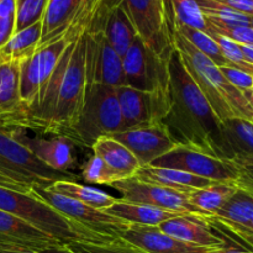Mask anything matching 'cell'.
<instances>
[{
  "mask_svg": "<svg viewBox=\"0 0 253 253\" xmlns=\"http://www.w3.org/2000/svg\"><path fill=\"white\" fill-rule=\"evenodd\" d=\"M168 71L169 105L161 124L173 142L229 160L222 137V123L184 68L174 47L169 57Z\"/></svg>",
  "mask_w": 253,
  "mask_h": 253,
  "instance_id": "6da1fadb",
  "label": "cell"
},
{
  "mask_svg": "<svg viewBox=\"0 0 253 253\" xmlns=\"http://www.w3.org/2000/svg\"><path fill=\"white\" fill-rule=\"evenodd\" d=\"M85 34L67 46L41 100L25 114L19 127L68 137L85 99Z\"/></svg>",
  "mask_w": 253,
  "mask_h": 253,
  "instance_id": "7a4b0ae2",
  "label": "cell"
},
{
  "mask_svg": "<svg viewBox=\"0 0 253 253\" xmlns=\"http://www.w3.org/2000/svg\"><path fill=\"white\" fill-rule=\"evenodd\" d=\"M172 44L179 53L184 68L220 121L245 119L253 123V110L244 94L235 88L221 73L219 67L198 51L179 31L170 29Z\"/></svg>",
  "mask_w": 253,
  "mask_h": 253,
  "instance_id": "3957f363",
  "label": "cell"
},
{
  "mask_svg": "<svg viewBox=\"0 0 253 253\" xmlns=\"http://www.w3.org/2000/svg\"><path fill=\"white\" fill-rule=\"evenodd\" d=\"M0 210L25 220L64 245L73 241H111L67 219L64 215L39 198L34 197L30 192L22 193L10 188L0 187Z\"/></svg>",
  "mask_w": 253,
  "mask_h": 253,
  "instance_id": "277c9868",
  "label": "cell"
},
{
  "mask_svg": "<svg viewBox=\"0 0 253 253\" xmlns=\"http://www.w3.org/2000/svg\"><path fill=\"white\" fill-rule=\"evenodd\" d=\"M121 130L123 119L115 88L94 84L85 89L81 116L67 138L74 145L91 148L98 138Z\"/></svg>",
  "mask_w": 253,
  "mask_h": 253,
  "instance_id": "5b68a950",
  "label": "cell"
},
{
  "mask_svg": "<svg viewBox=\"0 0 253 253\" xmlns=\"http://www.w3.org/2000/svg\"><path fill=\"white\" fill-rule=\"evenodd\" d=\"M0 169L16 175L31 185L49 187L58 180L77 182L74 173H61L39 160L26 146L20 143L12 127L0 125Z\"/></svg>",
  "mask_w": 253,
  "mask_h": 253,
  "instance_id": "8992f818",
  "label": "cell"
},
{
  "mask_svg": "<svg viewBox=\"0 0 253 253\" xmlns=\"http://www.w3.org/2000/svg\"><path fill=\"white\" fill-rule=\"evenodd\" d=\"M30 193L34 197L39 198L40 200L48 204L54 210L61 212L67 219L72 220L81 226L85 227V229L90 230L95 234L101 235L109 240L121 237L123 232L131 225L124 220L108 215L101 210L83 204L78 200L58 194V193L49 189L48 187L32 185Z\"/></svg>",
  "mask_w": 253,
  "mask_h": 253,
  "instance_id": "52a82bcc",
  "label": "cell"
},
{
  "mask_svg": "<svg viewBox=\"0 0 253 253\" xmlns=\"http://www.w3.org/2000/svg\"><path fill=\"white\" fill-rule=\"evenodd\" d=\"M119 0H106L113 4ZM125 6L138 37L157 56L172 53L170 20L156 0H120Z\"/></svg>",
  "mask_w": 253,
  "mask_h": 253,
  "instance_id": "ba28073f",
  "label": "cell"
},
{
  "mask_svg": "<svg viewBox=\"0 0 253 253\" xmlns=\"http://www.w3.org/2000/svg\"><path fill=\"white\" fill-rule=\"evenodd\" d=\"M150 166L183 170L212 182H236L240 177L239 169L231 160L214 157L184 146H175Z\"/></svg>",
  "mask_w": 253,
  "mask_h": 253,
  "instance_id": "9c48e42d",
  "label": "cell"
},
{
  "mask_svg": "<svg viewBox=\"0 0 253 253\" xmlns=\"http://www.w3.org/2000/svg\"><path fill=\"white\" fill-rule=\"evenodd\" d=\"M85 89L94 84L119 88L127 85L123 61L110 46L104 30L85 34Z\"/></svg>",
  "mask_w": 253,
  "mask_h": 253,
  "instance_id": "30bf717a",
  "label": "cell"
},
{
  "mask_svg": "<svg viewBox=\"0 0 253 253\" xmlns=\"http://www.w3.org/2000/svg\"><path fill=\"white\" fill-rule=\"evenodd\" d=\"M115 190L120 193V199L126 202L143 203L168 211L179 212L183 215H193V216L208 219L205 214H203L199 209L190 204L188 195L184 193H179L177 190L168 189L157 184L141 182L135 177L128 179L118 180L110 185Z\"/></svg>",
  "mask_w": 253,
  "mask_h": 253,
  "instance_id": "8fae6325",
  "label": "cell"
},
{
  "mask_svg": "<svg viewBox=\"0 0 253 253\" xmlns=\"http://www.w3.org/2000/svg\"><path fill=\"white\" fill-rule=\"evenodd\" d=\"M109 136L123 143L137 158L141 167L152 165L177 146L162 124L119 131Z\"/></svg>",
  "mask_w": 253,
  "mask_h": 253,
  "instance_id": "7c38bea8",
  "label": "cell"
},
{
  "mask_svg": "<svg viewBox=\"0 0 253 253\" xmlns=\"http://www.w3.org/2000/svg\"><path fill=\"white\" fill-rule=\"evenodd\" d=\"M121 239L135 245L147 253H219L221 247H208L169 236L158 226L131 224L121 235Z\"/></svg>",
  "mask_w": 253,
  "mask_h": 253,
  "instance_id": "4fadbf2b",
  "label": "cell"
},
{
  "mask_svg": "<svg viewBox=\"0 0 253 253\" xmlns=\"http://www.w3.org/2000/svg\"><path fill=\"white\" fill-rule=\"evenodd\" d=\"M16 140L26 146L41 162L52 169L61 173H72L74 168V143L63 136H54L53 138L29 137L26 130L21 127H12Z\"/></svg>",
  "mask_w": 253,
  "mask_h": 253,
  "instance_id": "5bb4252c",
  "label": "cell"
},
{
  "mask_svg": "<svg viewBox=\"0 0 253 253\" xmlns=\"http://www.w3.org/2000/svg\"><path fill=\"white\" fill-rule=\"evenodd\" d=\"M120 106L123 130L157 125V109L150 91L138 90L128 85L115 88Z\"/></svg>",
  "mask_w": 253,
  "mask_h": 253,
  "instance_id": "9a60e30c",
  "label": "cell"
},
{
  "mask_svg": "<svg viewBox=\"0 0 253 253\" xmlns=\"http://www.w3.org/2000/svg\"><path fill=\"white\" fill-rule=\"evenodd\" d=\"M20 62H0V125L19 127L24 106L19 89Z\"/></svg>",
  "mask_w": 253,
  "mask_h": 253,
  "instance_id": "2e32d148",
  "label": "cell"
},
{
  "mask_svg": "<svg viewBox=\"0 0 253 253\" xmlns=\"http://www.w3.org/2000/svg\"><path fill=\"white\" fill-rule=\"evenodd\" d=\"M158 227L169 236L188 244L208 247H221L225 244L224 236L214 234L207 219L193 215H179L167 220Z\"/></svg>",
  "mask_w": 253,
  "mask_h": 253,
  "instance_id": "e0dca14e",
  "label": "cell"
},
{
  "mask_svg": "<svg viewBox=\"0 0 253 253\" xmlns=\"http://www.w3.org/2000/svg\"><path fill=\"white\" fill-rule=\"evenodd\" d=\"M0 241L42 251L48 247L64 245L25 220L0 210Z\"/></svg>",
  "mask_w": 253,
  "mask_h": 253,
  "instance_id": "ac0fdd59",
  "label": "cell"
},
{
  "mask_svg": "<svg viewBox=\"0 0 253 253\" xmlns=\"http://www.w3.org/2000/svg\"><path fill=\"white\" fill-rule=\"evenodd\" d=\"M136 179L151 184H157L168 189L177 190L179 193L188 194L194 189L209 187L212 184V180L204 179L197 175L189 174L187 172L172 168L155 167V166H145L141 167L135 174Z\"/></svg>",
  "mask_w": 253,
  "mask_h": 253,
  "instance_id": "d6986e66",
  "label": "cell"
},
{
  "mask_svg": "<svg viewBox=\"0 0 253 253\" xmlns=\"http://www.w3.org/2000/svg\"><path fill=\"white\" fill-rule=\"evenodd\" d=\"M105 6L108 7V15L104 25L106 40L114 51L123 57L138 35L120 0L113 4H106L105 1Z\"/></svg>",
  "mask_w": 253,
  "mask_h": 253,
  "instance_id": "ffe728a7",
  "label": "cell"
},
{
  "mask_svg": "<svg viewBox=\"0 0 253 253\" xmlns=\"http://www.w3.org/2000/svg\"><path fill=\"white\" fill-rule=\"evenodd\" d=\"M108 215L115 216L118 219L124 220L128 224L143 225V226H160L167 220L179 216V212L168 211L161 208L153 207L143 203L126 202L123 199H116V202L105 210H103Z\"/></svg>",
  "mask_w": 253,
  "mask_h": 253,
  "instance_id": "44dd1931",
  "label": "cell"
},
{
  "mask_svg": "<svg viewBox=\"0 0 253 253\" xmlns=\"http://www.w3.org/2000/svg\"><path fill=\"white\" fill-rule=\"evenodd\" d=\"M91 151L118 174L120 180L135 177L141 168L137 158L111 136L98 138L91 146Z\"/></svg>",
  "mask_w": 253,
  "mask_h": 253,
  "instance_id": "7402d4cb",
  "label": "cell"
},
{
  "mask_svg": "<svg viewBox=\"0 0 253 253\" xmlns=\"http://www.w3.org/2000/svg\"><path fill=\"white\" fill-rule=\"evenodd\" d=\"M222 137L227 158L253 156V123L235 118L222 121Z\"/></svg>",
  "mask_w": 253,
  "mask_h": 253,
  "instance_id": "603a6c76",
  "label": "cell"
},
{
  "mask_svg": "<svg viewBox=\"0 0 253 253\" xmlns=\"http://www.w3.org/2000/svg\"><path fill=\"white\" fill-rule=\"evenodd\" d=\"M81 0H48L46 12L42 19V36L37 49L46 46L59 36L73 16Z\"/></svg>",
  "mask_w": 253,
  "mask_h": 253,
  "instance_id": "cb8c5ba5",
  "label": "cell"
},
{
  "mask_svg": "<svg viewBox=\"0 0 253 253\" xmlns=\"http://www.w3.org/2000/svg\"><path fill=\"white\" fill-rule=\"evenodd\" d=\"M42 36V21L12 35L10 41L0 49V62H21L34 56Z\"/></svg>",
  "mask_w": 253,
  "mask_h": 253,
  "instance_id": "d4e9b609",
  "label": "cell"
},
{
  "mask_svg": "<svg viewBox=\"0 0 253 253\" xmlns=\"http://www.w3.org/2000/svg\"><path fill=\"white\" fill-rule=\"evenodd\" d=\"M236 184L237 188L234 194L224 203L221 209L214 216L210 217L247 227L253 216V194L237 182Z\"/></svg>",
  "mask_w": 253,
  "mask_h": 253,
  "instance_id": "484cf974",
  "label": "cell"
},
{
  "mask_svg": "<svg viewBox=\"0 0 253 253\" xmlns=\"http://www.w3.org/2000/svg\"><path fill=\"white\" fill-rule=\"evenodd\" d=\"M236 182H215L209 187L194 189L188 193L190 204L199 209L207 216H214L224 203L231 197L236 190Z\"/></svg>",
  "mask_w": 253,
  "mask_h": 253,
  "instance_id": "4316f807",
  "label": "cell"
},
{
  "mask_svg": "<svg viewBox=\"0 0 253 253\" xmlns=\"http://www.w3.org/2000/svg\"><path fill=\"white\" fill-rule=\"evenodd\" d=\"M48 188L58 194L78 200L83 204L95 208L101 211L116 202L115 197L98 189V188L86 187V185L79 184V183L72 182V180H58L49 185Z\"/></svg>",
  "mask_w": 253,
  "mask_h": 253,
  "instance_id": "83f0119b",
  "label": "cell"
},
{
  "mask_svg": "<svg viewBox=\"0 0 253 253\" xmlns=\"http://www.w3.org/2000/svg\"><path fill=\"white\" fill-rule=\"evenodd\" d=\"M19 89L25 116L26 111L35 105L40 91L37 51L34 56L22 59L19 63Z\"/></svg>",
  "mask_w": 253,
  "mask_h": 253,
  "instance_id": "f1b7e54d",
  "label": "cell"
},
{
  "mask_svg": "<svg viewBox=\"0 0 253 253\" xmlns=\"http://www.w3.org/2000/svg\"><path fill=\"white\" fill-rule=\"evenodd\" d=\"M68 42L64 39H58L53 42H49L46 46L41 47L37 49V56H39V79H40V91L37 100L35 105L31 109H34L37 104L41 100L42 95L44 93L47 84H48L49 79H51L52 74H53L54 68H56L57 63L61 59L62 54L66 51ZM29 109V110H31ZM27 110V111H29ZM26 111V113H27ZM24 120V119H22Z\"/></svg>",
  "mask_w": 253,
  "mask_h": 253,
  "instance_id": "f546056e",
  "label": "cell"
},
{
  "mask_svg": "<svg viewBox=\"0 0 253 253\" xmlns=\"http://www.w3.org/2000/svg\"><path fill=\"white\" fill-rule=\"evenodd\" d=\"M172 27H174L177 31H179L198 51L204 53L209 59H211L217 67H226L229 66L226 58L222 56L220 51L219 44L216 43L214 39L202 30L194 29V27L187 26V25L179 24L172 19ZM170 27V29H172Z\"/></svg>",
  "mask_w": 253,
  "mask_h": 253,
  "instance_id": "4dcf8cb0",
  "label": "cell"
},
{
  "mask_svg": "<svg viewBox=\"0 0 253 253\" xmlns=\"http://www.w3.org/2000/svg\"><path fill=\"white\" fill-rule=\"evenodd\" d=\"M205 21L226 26H250L249 15L241 14L215 0H197Z\"/></svg>",
  "mask_w": 253,
  "mask_h": 253,
  "instance_id": "1f68e13d",
  "label": "cell"
},
{
  "mask_svg": "<svg viewBox=\"0 0 253 253\" xmlns=\"http://www.w3.org/2000/svg\"><path fill=\"white\" fill-rule=\"evenodd\" d=\"M67 247L76 253H147L121 237L108 242L73 241Z\"/></svg>",
  "mask_w": 253,
  "mask_h": 253,
  "instance_id": "d6a6232c",
  "label": "cell"
},
{
  "mask_svg": "<svg viewBox=\"0 0 253 253\" xmlns=\"http://www.w3.org/2000/svg\"><path fill=\"white\" fill-rule=\"evenodd\" d=\"M172 19L179 24L207 31V22L197 0H168Z\"/></svg>",
  "mask_w": 253,
  "mask_h": 253,
  "instance_id": "836d02e7",
  "label": "cell"
},
{
  "mask_svg": "<svg viewBox=\"0 0 253 253\" xmlns=\"http://www.w3.org/2000/svg\"><path fill=\"white\" fill-rule=\"evenodd\" d=\"M48 0H16L15 32L42 21Z\"/></svg>",
  "mask_w": 253,
  "mask_h": 253,
  "instance_id": "e575fe53",
  "label": "cell"
},
{
  "mask_svg": "<svg viewBox=\"0 0 253 253\" xmlns=\"http://www.w3.org/2000/svg\"><path fill=\"white\" fill-rule=\"evenodd\" d=\"M82 179L90 184L113 185L120 180L115 172L98 156L93 155L82 167Z\"/></svg>",
  "mask_w": 253,
  "mask_h": 253,
  "instance_id": "d590c367",
  "label": "cell"
},
{
  "mask_svg": "<svg viewBox=\"0 0 253 253\" xmlns=\"http://www.w3.org/2000/svg\"><path fill=\"white\" fill-rule=\"evenodd\" d=\"M207 34H209L210 36L216 41V43L219 44L222 56L226 58L227 63H229L227 67L237 68L240 69V71H244L246 72V73L253 76V64L249 63V62L245 59L239 43H236V42L232 41V40L227 39V37L222 36V35L216 34V32H207Z\"/></svg>",
  "mask_w": 253,
  "mask_h": 253,
  "instance_id": "8d00e7d4",
  "label": "cell"
},
{
  "mask_svg": "<svg viewBox=\"0 0 253 253\" xmlns=\"http://www.w3.org/2000/svg\"><path fill=\"white\" fill-rule=\"evenodd\" d=\"M207 221L209 222L210 226L215 227L220 234L230 237L241 246L253 251V231H251V230L239 226V225L230 224V222L219 221V220H215L212 217H208Z\"/></svg>",
  "mask_w": 253,
  "mask_h": 253,
  "instance_id": "74e56055",
  "label": "cell"
},
{
  "mask_svg": "<svg viewBox=\"0 0 253 253\" xmlns=\"http://www.w3.org/2000/svg\"><path fill=\"white\" fill-rule=\"evenodd\" d=\"M207 22V31L216 32L239 44H253V29L251 26H226Z\"/></svg>",
  "mask_w": 253,
  "mask_h": 253,
  "instance_id": "f35d334b",
  "label": "cell"
},
{
  "mask_svg": "<svg viewBox=\"0 0 253 253\" xmlns=\"http://www.w3.org/2000/svg\"><path fill=\"white\" fill-rule=\"evenodd\" d=\"M225 78L241 93L253 89V76L232 67H219Z\"/></svg>",
  "mask_w": 253,
  "mask_h": 253,
  "instance_id": "ab89813d",
  "label": "cell"
},
{
  "mask_svg": "<svg viewBox=\"0 0 253 253\" xmlns=\"http://www.w3.org/2000/svg\"><path fill=\"white\" fill-rule=\"evenodd\" d=\"M0 187L10 188V189L19 190L22 193H29L32 185L17 178L16 175H12L0 169Z\"/></svg>",
  "mask_w": 253,
  "mask_h": 253,
  "instance_id": "60d3db41",
  "label": "cell"
},
{
  "mask_svg": "<svg viewBox=\"0 0 253 253\" xmlns=\"http://www.w3.org/2000/svg\"><path fill=\"white\" fill-rule=\"evenodd\" d=\"M15 34V17H0V49L10 41Z\"/></svg>",
  "mask_w": 253,
  "mask_h": 253,
  "instance_id": "b9f144b4",
  "label": "cell"
},
{
  "mask_svg": "<svg viewBox=\"0 0 253 253\" xmlns=\"http://www.w3.org/2000/svg\"><path fill=\"white\" fill-rule=\"evenodd\" d=\"M231 162L239 169L240 174L249 178L253 182V156H246V157H234Z\"/></svg>",
  "mask_w": 253,
  "mask_h": 253,
  "instance_id": "7bdbcfd3",
  "label": "cell"
},
{
  "mask_svg": "<svg viewBox=\"0 0 253 253\" xmlns=\"http://www.w3.org/2000/svg\"><path fill=\"white\" fill-rule=\"evenodd\" d=\"M241 14L253 16V0H215Z\"/></svg>",
  "mask_w": 253,
  "mask_h": 253,
  "instance_id": "ee69618b",
  "label": "cell"
},
{
  "mask_svg": "<svg viewBox=\"0 0 253 253\" xmlns=\"http://www.w3.org/2000/svg\"><path fill=\"white\" fill-rule=\"evenodd\" d=\"M222 236H224L225 239V244L222 245V247L220 249L219 253H253V251H251V250L241 246V245L235 242L234 240H231L230 237L225 236V235H222Z\"/></svg>",
  "mask_w": 253,
  "mask_h": 253,
  "instance_id": "f6af8a7d",
  "label": "cell"
},
{
  "mask_svg": "<svg viewBox=\"0 0 253 253\" xmlns=\"http://www.w3.org/2000/svg\"><path fill=\"white\" fill-rule=\"evenodd\" d=\"M0 253H40L36 250L29 249V247L20 246L16 244L0 241Z\"/></svg>",
  "mask_w": 253,
  "mask_h": 253,
  "instance_id": "bcb514c9",
  "label": "cell"
},
{
  "mask_svg": "<svg viewBox=\"0 0 253 253\" xmlns=\"http://www.w3.org/2000/svg\"><path fill=\"white\" fill-rule=\"evenodd\" d=\"M16 0H0V17H15Z\"/></svg>",
  "mask_w": 253,
  "mask_h": 253,
  "instance_id": "7dc6e473",
  "label": "cell"
},
{
  "mask_svg": "<svg viewBox=\"0 0 253 253\" xmlns=\"http://www.w3.org/2000/svg\"><path fill=\"white\" fill-rule=\"evenodd\" d=\"M236 182L239 183V184H241L242 187L246 188V189H249L250 192H251L252 194H253V182H252V180H250L249 178H246V177H244V175L240 174L239 179H237ZM246 229H249V230H251V231H253V216H252L251 221H250L249 226H247Z\"/></svg>",
  "mask_w": 253,
  "mask_h": 253,
  "instance_id": "c3c4849f",
  "label": "cell"
},
{
  "mask_svg": "<svg viewBox=\"0 0 253 253\" xmlns=\"http://www.w3.org/2000/svg\"><path fill=\"white\" fill-rule=\"evenodd\" d=\"M40 253H76L72 251L71 249L67 247V245H57V246L48 247L46 250H42V251H39Z\"/></svg>",
  "mask_w": 253,
  "mask_h": 253,
  "instance_id": "681fc988",
  "label": "cell"
},
{
  "mask_svg": "<svg viewBox=\"0 0 253 253\" xmlns=\"http://www.w3.org/2000/svg\"><path fill=\"white\" fill-rule=\"evenodd\" d=\"M242 54L249 63L253 64V44H240Z\"/></svg>",
  "mask_w": 253,
  "mask_h": 253,
  "instance_id": "f907efd6",
  "label": "cell"
},
{
  "mask_svg": "<svg viewBox=\"0 0 253 253\" xmlns=\"http://www.w3.org/2000/svg\"><path fill=\"white\" fill-rule=\"evenodd\" d=\"M156 1L158 2V5H160L163 10H165L166 14L168 15V17H169V20H170V26H172V14H170L169 1H168V0H156Z\"/></svg>",
  "mask_w": 253,
  "mask_h": 253,
  "instance_id": "816d5d0a",
  "label": "cell"
},
{
  "mask_svg": "<svg viewBox=\"0 0 253 253\" xmlns=\"http://www.w3.org/2000/svg\"><path fill=\"white\" fill-rule=\"evenodd\" d=\"M244 96L245 98H246V100L249 101V104L250 105H251V108H252V110H253V89H250V90H246V91H244Z\"/></svg>",
  "mask_w": 253,
  "mask_h": 253,
  "instance_id": "f5cc1de1",
  "label": "cell"
},
{
  "mask_svg": "<svg viewBox=\"0 0 253 253\" xmlns=\"http://www.w3.org/2000/svg\"><path fill=\"white\" fill-rule=\"evenodd\" d=\"M250 26L253 29V16H251V19H250Z\"/></svg>",
  "mask_w": 253,
  "mask_h": 253,
  "instance_id": "db71d44e",
  "label": "cell"
}]
</instances>
